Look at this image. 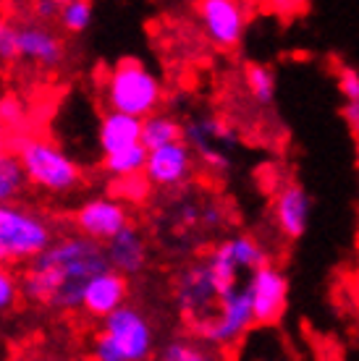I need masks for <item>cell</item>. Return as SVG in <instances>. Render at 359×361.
I'll use <instances>...</instances> for the list:
<instances>
[{
	"label": "cell",
	"instance_id": "cell-1",
	"mask_svg": "<svg viewBox=\"0 0 359 361\" xmlns=\"http://www.w3.org/2000/svg\"><path fill=\"white\" fill-rule=\"evenodd\" d=\"M105 270L110 264L102 244L79 233L58 235L40 257L21 267V298L53 314L79 312L84 288Z\"/></svg>",
	"mask_w": 359,
	"mask_h": 361
},
{
	"label": "cell",
	"instance_id": "cell-2",
	"mask_svg": "<svg viewBox=\"0 0 359 361\" xmlns=\"http://www.w3.org/2000/svg\"><path fill=\"white\" fill-rule=\"evenodd\" d=\"M102 99L113 113H124V116H134L144 121V118L160 113L163 84L136 58H121L105 76Z\"/></svg>",
	"mask_w": 359,
	"mask_h": 361
},
{
	"label": "cell",
	"instance_id": "cell-3",
	"mask_svg": "<svg viewBox=\"0 0 359 361\" xmlns=\"http://www.w3.org/2000/svg\"><path fill=\"white\" fill-rule=\"evenodd\" d=\"M155 351V333L150 319L136 307H121L102 319L92 335L95 361H147Z\"/></svg>",
	"mask_w": 359,
	"mask_h": 361
},
{
	"label": "cell",
	"instance_id": "cell-4",
	"mask_svg": "<svg viewBox=\"0 0 359 361\" xmlns=\"http://www.w3.org/2000/svg\"><path fill=\"white\" fill-rule=\"evenodd\" d=\"M16 152L27 173L29 189L45 191V194H71L84 183L79 163L50 139L21 136Z\"/></svg>",
	"mask_w": 359,
	"mask_h": 361
},
{
	"label": "cell",
	"instance_id": "cell-5",
	"mask_svg": "<svg viewBox=\"0 0 359 361\" xmlns=\"http://www.w3.org/2000/svg\"><path fill=\"white\" fill-rule=\"evenodd\" d=\"M55 231L35 209L21 204L0 207V264H27L53 244Z\"/></svg>",
	"mask_w": 359,
	"mask_h": 361
},
{
	"label": "cell",
	"instance_id": "cell-6",
	"mask_svg": "<svg viewBox=\"0 0 359 361\" xmlns=\"http://www.w3.org/2000/svg\"><path fill=\"white\" fill-rule=\"evenodd\" d=\"M254 325L257 322H254L249 293H247L244 286H239L236 290H231V293H225L220 298L216 314L207 317L205 322H199L194 327V335L199 341H205L207 345L223 351V348H231V345L239 343Z\"/></svg>",
	"mask_w": 359,
	"mask_h": 361
},
{
	"label": "cell",
	"instance_id": "cell-7",
	"mask_svg": "<svg viewBox=\"0 0 359 361\" xmlns=\"http://www.w3.org/2000/svg\"><path fill=\"white\" fill-rule=\"evenodd\" d=\"M184 142L199 163L213 173H225L231 168V149L236 147V131L223 118L202 116L184 123Z\"/></svg>",
	"mask_w": 359,
	"mask_h": 361
},
{
	"label": "cell",
	"instance_id": "cell-8",
	"mask_svg": "<svg viewBox=\"0 0 359 361\" xmlns=\"http://www.w3.org/2000/svg\"><path fill=\"white\" fill-rule=\"evenodd\" d=\"M244 288L249 293L254 322L262 327L281 322L288 309V278L286 272L270 262L247 275Z\"/></svg>",
	"mask_w": 359,
	"mask_h": 361
},
{
	"label": "cell",
	"instance_id": "cell-9",
	"mask_svg": "<svg viewBox=\"0 0 359 361\" xmlns=\"http://www.w3.org/2000/svg\"><path fill=\"white\" fill-rule=\"evenodd\" d=\"M220 293H218L216 283L210 280L205 262H197L187 267L176 280V304H179L181 317L187 319L192 330L205 322L207 317L216 314L218 304H220Z\"/></svg>",
	"mask_w": 359,
	"mask_h": 361
},
{
	"label": "cell",
	"instance_id": "cell-10",
	"mask_svg": "<svg viewBox=\"0 0 359 361\" xmlns=\"http://www.w3.org/2000/svg\"><path fill=\"white\" fill-rule=\"evenodd\" d=\"M129 226V212L116 197H92L73 212V231L102 246Z\"/></svg>",
	"mask_w": 359,
	"mask_h": 361
},
{
	"label": "cell",
	"instance_id": "cell-11",
	"mask_svg": "<svg viewBox=\"0 0 359 361\" xmlns=\"http://www.w3.org/2000/svg\"><path fill=\"white\" fill-rule=\"evenodd\" d=\"M199 21H202L207 39L223 50H231L244 39L247 13L242 3L236 0H202Z\"/></svg>",
	"mask_w": 359,
	"mask_h": 361
},
{
	"label": "cell",
	"instance_id": "cell-12",
	"mask_svg": "<svg viewBox=\"0 0 359 361\" xmlns=\"http://www.w3.org/2000/svg\"><path fill=\"white\" fill-rule=\"evenodd\" d=\"M273 217L281 235L288 241H297L307 233L310 217H312V197L299 180H286L273 199Z\"/></svg>",
	"mask_w": 359,
	"mask_h": 361
},
{
	"label": "cell",
	"instance_id": "cell-13",
	"mask_svg": "<svg viewBox=\"0 0 359 361\" xmlns=\"http://www.w3.org/2000/svg\"><path fill=\"white\" fill-rule=\"evenodd\" d=\"M192 173H194V152L189 149L187 142H179L150 152L144 178L158 189H179L192 178Z\"/></svg>",
	"mask_w": 359,
	"mask_h": 361
},
{
	"label": "cell",
	"instance_id": "cell-14",
	"mask_svg": "<svg viewBox=\"0 0 359 361\" xmlns=\"http://www.w3.org/2000/svg\"><path fill=\"white\" fill-rule=\"evenodd\" d=\"M126 296H129V280L116 270H105L98 278H92L90 286L84 288L79 312L87 319L102 322L110 314H116L121 307H126Z\"/></svg>",
	"mask_w": 359,
	"mask_h": 361
},
{
	"label": "cell",
	"instance_id": "cell-15",
	"mask_svg": "<svg viewBox=\"0 0 359 361\" xmlns=\"http://www.w3.org/2000/svg\"><path fill=\"white\" fill-rule=\"evenodd\" d=\"M18 55L40 68H55L63 61V42L42 21H18Z\"/></svg>",
	"mask_w": 359,
	"mask_h": 361
},
{
	"label": "cell",
	"instance_id": "cell-16",
	"mask_svg": "<svg viewBox=\"0 0 359 361\" xmlns=\"http://www.w3.org/2000/svg\"><path fill=\"white\" fill-rule=\"evenodd\" d=\"M142 123L144 121H139V118H134V116H124V113L105 110L98 126V145H100L102 157L142 145Z\"/></svg>",
	"mask_w": 359,
	"mask_h": 361
},
{
	"label": "cell",
	"instance_id": "cell-17",
	"mask_svg": "<svg viewBox=\"0 0 359 361\" xmlns=\"http://www.w3.org/2000/svg\"><path fill=\"white\" fill-rule=\"evenodd\" d=\"M105 254H108L110 270L121 272L124 278L136 275L147 267V241L139 233V228L129 226L121 233L105 244Z\"/></svg>",
	"mask_w": 359,
	"mask_h": 361
},
{
	"label": "cell",
	"instance_id": "cell-18",
	"mask_svg": "<svg viewBox=\"0 0 359 361\" xmlns=\"http://www.w3.org/2000/svg\"><path fill=\"white\" fill-rule=\"evenodd\" d=\"M29 180L16 149H0V207L16 204L27 194Z\"/></svg>",
	"mask_w": 359,
	"mask_h": 361
},
{
	"label": "cell",
	"instance_id": "cell-19",
	"mask_svg": "<svg viewBox=\"0 0 359 361\" xmlns=\"http://www.w3.org/2000/svg\"><path fill=\"white\" fill-rule=\"evenodd\" d=\"M184 142V123L171 113H155L144 118L142 123V145L147 152H155L160 147H171Z\"/></svg>",
	"mask_w": 359,
	"mask_h": 361
},
{
	"label": "cell",
	"instance_id": "cell-20",
	"mask_svg": "<svg viewBox=\"0 0 359 361\" xmlns=\"http://www.w3.org/2000/svg\"><path fill=\"white\" fill-rule=\"evenodd\" d=\"M158 361H223V356L199 338H173L163 345Z\"/></svg>",
	"mask_w": 359,
	"mask_h": 361
},
{
	"label": "cell",
	"instance_id": "cell-21",
	"mask_svg": "<svg viewBox=\"0 0 359 361\" xmlns=\"http://www.w3.org/2000/svg\"><path fill=\"white\" fill-rule=\"evenodd\" d=\"M147 157H150V152L144 149V145H136V147H131V149H124V152L102 157V168H105V173H110V176L118 180L134 178V176H144Z\"/></svg>",
	"mask_w": 359,
	"mask_h": 361
},
{
	"label": "cell",
	"instance_id": "cell-22",
	"mask_svg": "<svg viewBox=\"0 0 359 361\" xmlns=\"http://www.w3.org/2000/svg\"><path fill=\"white\" fill-rule=\"evenodd\" d=\"M228 246H231V252H234L236 264H239L242 272H247V275L265 267V264H270V257H268V252H265V246H262L254 235H249V233L231 235V238H228Z\"/></svg>",
	"mask_w": 359,
	"mask_h": 361
},
{
	"label": "cell",
	"instance_id": "cell-23",
	"mask_svg": "<svg viewBox=\"0 0 359 361\" xmlns=\"http://www.w3.org/2000/svg\"><path fill=\"white\" fill-rule=\"evenodd\" d=\"M244 84H247L249 97L254 99L257 105H273L276 92H278V79H276V71H273V68H268V66H262V63L247 66Z\"/></svg>",
	"mask_w": 359,
	"mask_h": 361
},
{
	"label": "cell",
	"instance_id": "cell-24",
	"mask_svg": "<svg viewBox=\"0 0 359 361\" xmlns=\"http://www.w3.org/2000/svg\"><path fill=\"white\" fill-rule=\"evenodd\" d=\"M61 27L69 32V35H81V32H87L92 24V6L87 0H69V3H63V11H61Z\"/></svg>",
	"mask_w": 359,
	"mask_h": 361
},
{
	"label": "cell",
	"instance_id": "cell-25",
	"mask_svg": "<svg viewBox=\"0 0 359 361\" xmlns=\"http://www.w3.org/2000/svg\"><path fill=\"white\" fill-rule=\"evenodd\" d=\"M21 298V280L18 272L0 264V317H6L8 312H13V307Z\"/></svg>",
	"mask_w": 359,
	"mask_h": 361
},
{
	"label": "cell",
	"instance_id": "cell-26",
	"mask_svg": "<svg viewBox=\"0 0 359 361\" xmlns=\"http://www.w3.org/2000/svg\"><path fill=\"white\" fill-rule=\"evenodd\" d=\"M18 58V29L16 21L8 16H0V66L16 63Z\"/></svg>",
	"mask_w": 359,
	"mask_h": 361
},
{
	"label": "cell",
	"instance_id": "cell-27",
	"mask_svg": "<svg viewBox=\"0 0 359 361\" xmlns=\"http://www.w3.org/2000/svg\"><path fill=\"white\" fill-rule=\"evenodd\" d=\"M24 121H27V110L21 105V99L13 97V94H6V97H0V123L13 131V128L24 126Z\"/></svg>",
	"mask_w": 359,
	"mask_h": 361
},
{
	"label": "cell",
	"instance_id": "cell-28",
	"mask_svg": "<svg viewBox=\"0 0 359 361\" xmlns=\"http://www.w3.org/2000/svg\"><path fill=\"white\" fill-rule=\"evenodd\" d=\"M339 94L343 102H359V71L351 66H343L339 71Z\"/></svg>",
	"mask_w": 359,
	"mask_h": 361
},
{
	"label": "cell",
	"instance_id": "cell-29",
	"mask_svg": "<svg viewBox=\"0 0 359 361\" xmlns=\"http://www.w3.org/2000/svg\"><path fill=\"white\" fill-rule=\"evenodd\" d=\"M61 11H63V3H58V0H40V3H35V16L42 24L61 18Z\"/></svg>",
	"mask_w": 359,
	"mask_h": 361
},
{
	"label": "cell",
	"instance_id": "cell-30",
	"mask_svg": "<svg viewBox=\"0 0 359 361\" xmlns=\"http://www.w3.org/2000/svg\"><path fill=\"white\" fill-rule=\"evenodd\" d=\"M341 116L346 121L349 131L359 139V102H343L341 105Z\"/></svg>",
	"mask_w": 359,
	"mask_h": 361
},
{
	"label": "cell",
	"instance_id": "cell-31",
	"mask_svg": "<svg viewBox=\"0 0 359 361\" xmlns=\"http://www.w3.org/2000/svg\"><path fill=\"white\" fill-rule=\"evenodd\" d=\"M202 226L207 228H218V226H223V212H220V207L218 204H205L202 207Z\"/></svg>",
	"mask_w": 359,
	"mask_h": 361
},
{
	"label": "cell",
	"instance_id": "cell-32",
	"mask_svg": "<svg viewBox=\"0 0 359 361\" xmlns=\"http://www.w3.org/2000/svg\"><path fill=\"white\" fill-rule=\"evenodd\" d=\"M351 288L359 298V252H357V262H354V272H351Z\"/></svg>",
	"mask_w": 359,
	"mask_h": 361
},
{
	"label": "cell",
	"instance_id": "cell-33",
	"mask_svg": "<svg viewBox=\"0 0 359 361\" xmlns=\"http://www.w3.org/2000/svg\"><path fill=\"white\" fill-rule=\"evenodd\" d=\"M6 136H8V128L0 123V149H6V147H3L6 145Z\"/></svg>",
	"mask_w": 359,
	"mask_h": 361
}]
</instances>
